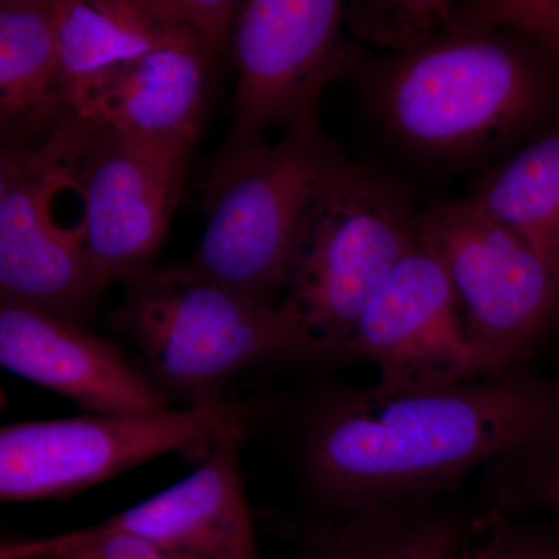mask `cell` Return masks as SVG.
<instances>
[{
    "label": "cell",
    "instance_id": "obj_2",
    "mask_svg": "<svg viewBox=\"0 0 559 559\" xmlns=\"http://www.w3.org/2000/svg\"><path fill=\"white\" fill-rule=\"evenodd\" d=\"M114 326L139 349L162 395L187 407L218 401L240 371L278 360L322 358L286 308L252 299L190 266L124 280Z\"/></svg>",
    "mask_w": 559,
    "mask_h": 559
},
{
    "label": "cell",
    "instance_id": "obj_7",
    "mask_svg": "<svg viewBox=\"0 0 559 559\" xmlns=\"http://www.w3.org/2000/svg\"><path fill=\"white\" fill-rule=\"evenodd\" d=\"M60 138L64 187L84 202L81 248L105 289L148 267L178 205L194 143L123 134L80 116L61 124Z\"/></svg>",
    "mask_w": 559,
    "mask_h": 559
},
{
    "label": "cell",
    "instance_id": "obj_13",
    "mask_svg": "<svg viewBox=\"0 0 559 559\" xmlns=\"http://www.w3.org/2000/svg\"><path fill=\"white\" fill-rule=\"evenodd\" d=\"M3 369L66 396L94 415H159L170 401L116 345L79 323L31 305L2 300Z\"/></svg>",
    "mask_w": 559,
    "mask_h": 559
},
{
    "label": "cell",
    "instance_id": "obj_5",
    "mask_svg": "<svg viewBox=\"0 0 559 559\" xmlns=\"http://www.w3.org/2000/svg\"><path fill=\"white\" fill-rule=\"evenodd\" d=\"M539 100L532 62L491 32H455L423 44L378 90L392 130L415 148L441 154L479 148L516 130Z\"/></svg>",
    "mask_w": 559,
    "mask_h": 559
},
{
    "label": "cell",
    "instance_id": "obj_17",
    "mask_svg": "<svg viewBox=\"0 0 559 559\" xmlns=\"http://www.w3.org/2000/svg\"><path fill=\"white\" fill-rule=\"evenodd\" d=\"M466 522L433 500L323 518L297 530L296 559H455Z\"/></svg>",
    "mask_w": 559,
    "mask_h": 559
},
{
    "label": "cell",
    "instance_id": "obj_18",
    "mask_svg": "<svg viewBox=\"0 0 559 559\" xmlns=\"http://www.w3.org/2000/svg\"><path fill=\"white\" fill-rule=\"evenodd\" d=\"M468 200L559 274V132L522 150L481 180Z\"/></svg>",
    "mask_w": 559,
    "mask_h": 559
},
{
    "label": "cell",
    "instance_id": "obj_1",
    "mask_svg": "<svg viewBox=\"0 0 559 559\" xmlns=\"http://www.w3.org/2000/svg\"><path fill=\"white\" fill-rule=\"evenodd\" d=\"M559 437V377L396 392L342 388L312 407L305 480L330 516L433 500L477 466Z\"/></svg>",
    "mask_w": 559,
    "mask_h": 559
},
{
    "label": "cell",
    "instance_id": "obj_19",
    "mask_svg": "<svg viewBox=\"0 0 559 559\" xmlns=\"http://www.w3.org/2000/svg\"><path fill=\"white\" fill-rule=\"evenodd\" d=\"M496 507L540 509L559 516V437L489 463Z\"/></svg>",
    "mask_w": 559,
    "mask_h": 559
},
{
    "label": "cell",
    "instance_id": "obj_14",
    "mask_svg": "<svg viewBox=\"0 0 559 559\" xmlns=\"http://www.w3.org/2000/svg\"><path fill=\"white\" fill-rule=\"evenodd\" d=\"M219 53L212 40L182 25L81 91L73 110L123 134L197 143Z\"/></svg>",
    "mask_w": 559,
    "mask_h": 559
},
{
    "label": "cell",
    "instance_id": "obj_8",
    "mask_svg": "<svg viewBox=\"0 0 559 559\" xmlns=\"http://www.w3.org/2000/svg\"><path fill=\"white\" fill-rule=\"evenodd\" d=\"M418 237L443 264L489 374H510L558 314V272L468 198L419 216Z\"/></svg>",
    "mask_w": 559,
    "mask_h": 559
},
{
    "label": "cell",
    "instance_id": "obj_16",
    "mask_svg": "<svg viewBox=\"0 0 559 559\" xmlns=\"http://www.w3.org/2000/svg\"><path fill=\"white\" fill-rule=\"evenodd\" d=\"M182 25L171 0H53L55 39L69 105L94 81L138 60Z\"/></svg>",
    "mask_w": 559,
    "mask_h": 559
},
{
    "label": "cell",
    "instance_id": "obj_11",
    "mask_svg": "<svg viewBox=\"0 0 559 559\" xmlns=\"http://www.w3.org/2000/svg\"><path fill=\"white\" fill-rule=\"evenodd\" d=\"M58 130L38 146L0 154V293L2 300L76 322L103 289L80 227L60 230L50 219L51 198L64 187Z\"/></svg>",
    "mask_w": 559,
    "mask_h": 559
},
{
    "label": "cell",
    "instance_id": "obj_23",
    "mask_svg": "<svg viewBox=\"0 0 559 559\" xmlns=\"http://www.w3.org/2000/svg\"><path fill=\"white\" fill-rule=\"evenodd\" d=\"M559 62V35H544L536 38Z\"/></svg>",
    "mask_w": 559,
    "mask_h": 559
},
{
    "label": "cell",
    "instance_id": "obj_15",
    "mask_svg": "<svg viewBox=\"0 0 559 559\" xmlns=\"http://www.w3.org/2000/svg\"><path fill=\"white\" fill-rule=\"evenodd\" d=\"M76 116L62 86L53 2L0 3L2 148H33Z\"/></svg>",
    "mask_w": 559,
    "mask_h": 559
},
{
    "label": "cell",
    "instance_id": "obj_12",
    "mask_svg": "<svg viewBox=\"0 0 559 559\" xmlns=\"http://www.w3.org/2000/svg\"><path fill=\"white\" fill-rule=\"evenodd\" d=\"M245 437L246 426L227 430L186 479L73 535H128L179 559H261L242 479Z\"/></svg>",
    "mask_w": 559,
    "mask_h": 559
},
{
    "label": "cell",
    "instance_id": "obj_20",
    "mask_svg": "<svg viewBox=\"0 0 559 559\" xmlns=\"http://www.w3.org/2000/svg\"><path fill=\"white\" fill-rule=\"evenodd\" d=\"M455 559H559V533L514 524L495 506L466 522Z\"/></svg>",
    "mask_w": 559,
    "mask_h": 559
},
{
    "label": "cell",
    "instance_id": "obj_4",
    "mask_svg": "<svg viewBox=\"0 0 559 559\" xmlns=\"http://www.w3.org/2000/svg\"><path fill=\"white\" fill-rule=\"evenodd\" d=\"M344 159L322 132L216 159L202 182L205 229L187 266L264 301L285 288L297 224L325 176Z\"/></svg>",
    "mask_w": 559,
    "mask_h": 559
},
{
    "label": "cell",
    "instance_id": "obj_21",
    "mask_svg": "<svg viewBox=\"0 0 559 559\" xmlns=\"http://www.w3.org/2000/svg\"><path fill=\"white\" fill-rule=\"evenodd\" d=\"M0 559H179L128 535L81 538L72 532L47 538L9 540L0 546Z\"/></svg>",
    "mask_w": 559,
    "mask_h": 559
},
{
    "label": "cell",
    "instance_id": "obj_6",
    "mask_svg": "<svg viewBox=\"0 0 559 559\" xmlns=\"http://www.w3.org/2000/svg\"><path fill=\"white\" fill-rule=\"evenodd\" d=\"M240 407L209 401L159 415H81L13 423L0 429V500L69 499L165 454L200 462Z\"/></svg>",
    "mask_w": 559,
    "mask_h": 559
},
{
    "label": "cell",
    "instance_id": "obj_10",
    "mask_svg": "<svg viewBox=\"0 0 559 559\" xmlns=\"http://www.w3.org/2000/svg\"><path fill=\"white\" fill-rule=\"evenodd\" d=\"M342 358L377 364L378 385L396 392L491 380L443 264L419 237L364 312Z\"/></svg>",
    "mask_w": 559,
    "mask_h": 559
},
{
    "label": "cell",
    "instance_id": "obj_3",
    "mask_svg": "<svg viewBox=\"0 0 559 559\" xmlns=\"http://www.w3.org/2000/svg\"><path fill=\"white\" fill-rule=\"evenodd\" d=\"M418 216L388 180L342 159L301 213L286 308L322 358H342L364 312L418 240Z\"/></svg>",
    "mask_w": 559,
    "mask_h": 559
},
{
    "label": "cell",
    "instance_id": "obj_9",
    "mask_svg": "<svg viewBox=\"0 0 559 559\" xmlns=\"http://www.w3.org/2000/svg\"><path fill=\"white\" fill-rule=\"evenodd\" d=\"M337 0H248L234 24L235 114L218 159L266 145L264 134L322 132L319 100L349 66Z\"/></svg>",
    "mask_w": 559,
    "mask_h": 559
},
{
    "label": "cell",
    "instance_id": "obj_22",
    "mask_svg": "<svg viewBox=\"0 0 559 559\" xmlns=\"http://www.w3.org/2000/svg\"><path fill=\"white\" fill-rule=\"evenodd\" d=\"M455 32H492L495 28L528 33L539 38L559 35V0H484L451 11Z\"/></svg>",
    "mask_w": 559,
    "mask_h": 559
}]
</instances>
